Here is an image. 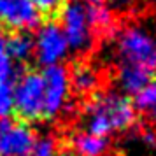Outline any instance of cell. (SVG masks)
Returning <instances> with one entry per match:
<instances>
[{
  "label": "cell",
  "mask_w": 156,
  "mask_h": 156,
  "mask_svg": "<svg viewBox=\"0 0 156 156\" xmlns=\"http://www.w3.org/2000/svg\"><path fill=\"white\" fill-rule=\"evenodd\" d=\"M58 20H62V32L69 49L74 53H84L93 44V30L88 20L86 5L79 0H69Z\"/></svg>",
  "instance_id": "obj_4"
},
{
  "label": "cell",
  "mask_w": 156,
  "mask_h": 156,
  "mask_svg": "<svg viewBox=\"0 0 156 156\" xmlns=\"http://www.w3.org/2000/svg\"><path fill=\"white\" fill-rule=\"evenodd\" d=\"M37 14L46 21H56L69 0H30Z\"/></svg>",
  "instance_id": "obj_15"
},
{
  "label": "cell",
  "mask_w": 156,
  "mask_h": 156,
  "mask_svg": "<svg viewBox=\"0 0 156 156\" xmlns=\"http://www.w3.org/2000/svg\"><path fill=\"white\" fill-rule=\"evenodd\" d=\"M83 2H86V5H104L105 0H83Z\"/></svg>",
  "instance_id": "obj_19"
},
{
  "label": "cell",
  "mask_w": 156,
  "mask_h": 156,
  "mask_svg": "<svg viewBox=\"0 0 156 156\" xmlns=\"http://www.w3.org/2000/svg\"><path fill=\"white\" fill-rule=\"evenodd\" d=\"M12 70H14V65H12V60L5 48V37H4V34H0V81L14 79Z\"/></svg>",
  "instance_id": "obj_17"
},
{
  "label": "cell",
  "mask_w": 156,
  "mask_h": 156,
  "mask_svg": "<svg viewBox=\"0 0 156 156\" xmlns=\"http://www.w3.org/2000/svg\"><path fill=\"white\" fill-rule=\"evenodd\" d=\"M69 86L77 95L90 97L97 91L98 86V74L84 62H76L69 74Z\"/></svg>",
  "instance_id": "obj_9"
},
{
  "label": "cell",
  "mask_w": 156,
  "mask_h": 156,
  "mask_svg": "<svg viewBox=\"0 0 156 156\" xmlns=\"http://www.w3.org/2000/svg\"><path fill=\"white\" fill-rule=\"evenodd\" d=\"M86 118L88 133L107 137L112 132H123L133 126L137 111L133 102L121 93L95 91L88 100Z\"/></svg>",
  "instance_id": "obj_1"
},
{
  "label": "cell",
  "mask_w": 156,
  "mask_h": 156,
  "mask_svg": "<svg viewBox=\"0 0 156 156\" xmlns=\"http://www.w3.org/2000/svg\"><path fill=\"white\" fill-rule=\"evenodd\" d=\"M156 76L149 74L146 70L135 69V67H125L119 65V74H118V81L119 86L128 93H137L140 91L144 86H147L151 81H154Z\"/></svg>",
  "instance_id": "obj_11"
},
{
  "label": "cell",
  "mask_w": 156,
  "mask_h": 156,
  "mask_svg": "<svg viewBox=\"0 0 156 156\" xmlns=\"http://www.w3.org/2000/svg\"><path fill=\"white\" fill-rule=\"evenodd\" d=\"M35 140L32 125L12 116L0 119V156H30Z\"/></svg>",
  "instance_id": "obj_6"
},
{
  "label": "cell",
  "mask_w": 156,
  "mask_h": 156,
  "mask_svg": "<svg viewBox=\"0 0 156 156\" xmlns=\"http://www.w3.org/2000/svg\"><path fill=\"white\" fill-rule=\"evenodd\" d=\"M12 118L27 125L44 121V79L37 70H25L14 79Z\"/></svg>",
  "instance_id": "obj_2"
},
{
  "label": "cell",
  "mask_w": 156,
  "mask_h": 156,
  "mask_svg": "<svg viewBox=\"0 0 156 156\" xmlns=\"http://www.w3.org/2000/svg\"><path fill=\"white\" fill-rule=\"evenodd\" d=\"M34 44H35L34 55L46 67L48 65H56L69 51L62 27L56 21H46V25L37 32Z\"/></svg>",
  "instance_id": "obj_7"
},
{
  "label": "cell",
  "mask_w": 156,
  "mask_h": 156,
  "mask_svg": "<svg viewBox=\"0 0 156 156\" xmlns=\"http://www.w3.org/2000/svg\"><path fill=\"white\" fill-rule=\"evenodd\" d=\"M72 146L79 156H102L107 151V137H98L91 133H79L74 137Z\"/></svg>",
  "instance_id": "obj_12"
},
{
  "label": "cell",
  "mask_w": 156,
  "mask_h": 156,
  "mask_svg": "<svg viewBox=\"0 0 156 156\" xmlns=\"http://www.w3.org/2000/svg\"><path fill=\"white\" fill-rule=\"evenodd\" d=\"M5 37V48H7V53L12 62H20V63H25L32 55H34V37L30 32H11Z\"/></svg>",
  "instance_id": "obj_10"
},
{
  "label": "cell",
  "mask_w": 156,
  "mask_h": 156,
  "mask_svg": "<svg viewBox=\"0 0 156 156\" xmlns=\"http://www.w3.org/2000/svg\"><path fill=\"white\" fill-rule=\"evenodd\" d=\"M41 21L35 7L30 0H0V30L30 32Z\"/></svg>",
  "instance_id": "obj_8"
},
{
  "label": "cell",
  "mask_w": 156,
  "mask_h": 156,
  "mask_svg": "<svg viewBox=\"0 0 156 156\" xmlns=\"http://www.w3.org/2000/svg\"><path fill=\"white\" fill-rule=\"evenodd\" d=\"M93 34H107L114 28V18L104 5H86Z\"/></svg>",
  "instance_id": "obj_13"
},
{
  "label": "cell",
  "mask_w": 156,
  "mask_h": 156,
  "mask_svg": "<svg viewBox=\"0 0 156 156\" xmlns=\"http://www.w3.org/2000/svg\"><path fill=\"white\" fill-rule=\"evenodd\" d=\"M55 154H56V142L51 137L37 139L35 144H34V149L30 153V156H55Z\"/></svg>",
  "instance_id": "obj_18"
},
{
  "label": "cell",
  "mask_w": 156,
  "mask_h": 156,
  "mask_svg": "<svg viewBox=\"0 0 156 156\" xmlns=\"http://www.w3.org/2000/svg\"><path fill=\"white\" fill-rule=\"evenodd\" d=\"M119 65L156 76V39L140 28H126L118 37Z\"/></svg>",
  "instance_id": "obj_3"
},
{
  "label": "cell",
  "mask_w": 156,
  "mask_h": 156,
  "mask_svg": "<svg viewBox=\"0 0 156 156\" xmlns=\"http://www.w3.org/2000/svg\"><path fill=\"white\" fill-rule=\"evenodd\" d=\"M41 74L44 79V121H49L55 119L69 102V72L60 65H48Z\"/></svg>",
  "instance_id": "obj_5"
},
{
  "label": "cell",
  "mask_w": 156,
  "mask_h": 156,
  "mask_svg": "<svg viewBox=\"0 0 156 156\" xmlns=\"http://www.w3.org/2000/svg\"><path fill=\"white\" fill-rule=\"evenodd\" d=\"M12 100H14V79L0 81V119L11 116Z\"/></svg>",
  "instance_id": "obj_16"
},
{
  "label": "cell",
  "mask_w": 156,
  "mask_h": 156,
  "mask_svg": "<svg viewBox=\"0 0 156 156\" xmlns=\"http://www.w3.org/2000/svg\"><path fill=\"white\" fill-rule=\"evenodd\" d=\"M133 107L135 111L156 118V79L151 81L147 86H144L140 91L135 93Z\"/></svg>",
  "instance_id": "obj_14"
}]
</instances>
